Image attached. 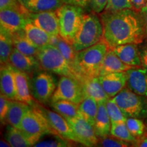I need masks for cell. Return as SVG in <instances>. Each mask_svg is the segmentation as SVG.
<instances>
[{
	"label": "cell",
	"instance_id": "cell-43",
	"mask_svg": "<svg viewBox=\"0 0 147 147\" xmlns=\"http://www.w3.org/2000/svg\"><path fill=\"white\" fill-rule=\"evenodd\" d=\"M140 14L143 24H144L145 31H146V33L147 34V3L144 8L141 10L140 12Z\"/></svg>",
	"mask_w": 147,
	"mask_h": 147
},
{
	"label": "cell",
	"instance_id": "cell-42",
	"mask_svg": "<svg viewBox=\"0 0 147 147\" xmlns=\"http://www.w3.org/2000/svg\"><path fill=\"white\" fill-rule=\"evenodd\" d=\"M63 1L65 3L77 5L82 8H86L91 3V0H63Z\"/></svg>",
	"mask_w": 147,
	"mask_h": 147
},
{
	"label": "cell",
	"instance_id": "cell-5",
	"mask_svg": "<svg viewBox=\"0 0 147 147\" xmlns=\"http://www.w3.org/2000/svg\"><path fill=\"white\" fill-rule=\"evenodd\" d=\"M60 36L72 45L84 15L83 9L77 5L63 3L56 10Z\"/></svg>",
	"mask_w": 147,
	"mask_h": 147
},
{
	"label": "cell",
	"instance_id": "cell-16",
	"mask_svg": "<svg viewBox=\"0 0 147 147\" xmlns=\"http://www.w3.org/2000/svg\"><path fill=\"white\" fill-rule=\"evenodd\" d=\"M4 137L12 147L34 146L40 140L39 138L29 135L20 128L15 127L10 124L5 129Z\"/></svg>",
	"mask_w": 147,
	"mask_h": 147
},
{
	"label": "cell",
	"instance_id": "cell-19",
	"mask_svg": "<svg viewBox=\"0 0 147 147\" xmlns=\"http://www.w3.org/2000/svg\"><path fill=\"white\" fill-rule=\"evenodd\" d=\"M84 98L91 97L97 102H106L110 98L97 77H84L80 82Z\"/></svg>",
	"mask_w": 147,
	"mask_h": 147
},
{
	"label": "cell",
	"instance_id": "cell-25",
	"mask_svg": "<svg viewBox=\"0 0 147 147\" xmlns=\"http://www.w3.org/2000/svg\"><path fill=\"white\" fill-rule=\"evenodd\" d=\"M31 107L32 106L27 103L18 100H11L5 122L15 127L20 128L23 117Z\"/></svg>",
	"mask_w": 147,
	"mask_h": 147
},
{
	"label": "cell",
	"instance_id": "cell-30",
	"mask_svg": "<svg viewBox=\"0 0 147 147\" xmlns=\"http://www.w3.org/2000/svg\"><path fill=\"white\" fill-rule=\"evenodd\" d=\"M98 110V102L91 97H85L79 104L80 115L94 127L95 118Z\"/></svg>",
	"mask_w": 147,
	"mask_h": 147
},
{
	"label": "cell",
	"instance_id": "cell-28",
	"mask_svg": "<svg viewBox=\"0 0 147 147\" xmlns=\"http://www.w3.org/2000/svg\"><path fill=\"white\" fill-rule=\"evenodd\" d=\"M51 107L57 113L63 116L66 120L75 118L80 115L79 111V104L69 101L59 100L51 102Z\"/></svg>",
	"mask_w": 147,
	"mask_h": 147
},
{
	"label": "cell",
	"instance_id": "cell-8",
	"mask_svg": "<svg viewBox=\"0 0 147 147\" xmlns=\"http://www.w3.org/2000/svg\"><path fill=\"white\" fill-rule=\"evenodd\" d=\"M30 13L21 3L16 7L1 10L0 26L10 34H15L23 30Z\"/></svg>",
	"mask_w": 147,
	"mask_h": 147
},
{
	"label": "cell",
	"instance_id": "cell-3",
	"mask_svg": "<svg viewBox=\"0 0 147 147\" xmlns=\"http://www.w3.org/2000/svg\"><path fill=\"white\" fill-rule=\"evenodd\" d=\"M36 58L45 70L61 76H69L81 82L84 77L76 72L57 47L47 45L39 49Z\"/></svg>",
	"mask_w": 147,
	"mask_h": 147
},
{
	"label": "cell",
	"instance_id": "cell-41",
	"mask_svg": "<svg viewBox=\"0 0 147 147\" xmlns=\"http://www.w3.org/2000/svg\"><path fill=\"white\" fill-rule=\"evenodd\" d=\"M132 9L140 12L147 3V0H130Z\"/></svg>",
	"mask_w": 147,
	"mask_h": 147
},
{
	"label": "cell",
	"instance_id": "cell-10",
	"mask_svg": "<svg viewBox=\"0 0 147 147\" xmlns=\"http://www.w3.org/2000/svg\"><path fill=\"white\" fill-rule=\"evenodd\" d=\"M57 84L55 78L46 71H40L32 80L33 95L38 102L46 104L51 100Z\"/></svg>",
	"mask_w": 147,
	"mask_h": 147
},
{
	"label": "cell",
	"instance_id": "cell-37",
	"mask_svg": "<svg viewBox=\"0 0 147 147\" xmlns=\"http://www.w3.org/2000/svg\"><path fill=\"white\" fill-rule=\"evenodd\" d=\"M124 9H132L130 0H108L104 11L113 12Z\"/></svg>",
	"mask_w": 147,
	"mask_h": 147
},
{
	"label": "cell",
	"instance_id": "cell-46",
	"mask_svg": "<svg viewBox=\"0 0 147 147\" xmlns=\"http://www.w3.org/2000/svg\"><path fill=\"white\" fill-rule=\"evenodd\" d=\"M0 146L1 147H10L11 145L6 140H1L0 141Z\"/></svg>",
	"mask_w": 147,
	"mask_h": 147
},
{
	"label": "cell",
	"instance_id": "cell-23",
	"mask_svg": "<svg viewBox=\"0 0 147 147\" xmlns=\"http://www.w3.org/2000/svg\"><path fill=\"white\" fill-rule=\"evenodd\" d=\"M135 66H131L125 63L114 53L113 49H110L106 53L104 61H103L100 76L111 72L126 71L128 69L133 68Z\"/></svg>",
	"mask_w": 147,
	"mask_h": 147
},
{
	"label": "cell",
	"instance_id": "cell-38",
	"mask_svg": "<svg viewBox=\"0 0 147 147\" xmlns=\"http://www.w3.org/2000/svg\"><path fill=\"white\" fill-rule=\"evenodd\" d=\"M11 100L1 93L0 95V120L2 123H5V118L8 113Z\"/></svg>",
	"mask_w": 147,
	"mask_h": 147
},
{
	"label": "cell",
	"instance_id": "cell-12",
	"mask_svg": "<svg viewBox=\"0 0 147 147\" xmlns=\"http://www.w3.org/2000/svg\"><path fill=\"white\" fill-rule=\"evenodd\" d=\"M36 106L45 115L51 128L54 130L55 133L64 138L78 143V139L74 133L71 125L63 116L56 111H52L40 105Z\"/></svg>",
	"mask_w": 147,
	"mask_h": 147
},
{
	"label": "cell",
	"instance_id": "cell-18",
	"mask_svg": "<svg viewBox=\"0 0 147 147\" xmlns=\"http://www.w3.org/2000/svg\"><path fill=\"white\" fill-rule=\"evenodd\" d=\"M9 63L14 68L27 73V74L41 67L36 57L23 54L14 47L11 53Z\"/></svg>",
	"mask_w": 147,
	"mask_h": 147
},
{
	"label": "cell",
	"instance_id": "cell-32",
	"mask_svg": "<svg viewBox=\"0 0 147 147\" xmlns=\"http://www.w3.org/2000/svg\"><path fill=\"white\" fill-rule=\"evenodd\" d=\"M110 135L132 144H135L137 141L136 138L129 131L125 122L113 123L110 129Z\"/></svg>",
	"mask_w": 147,
	"mask_h": 147
},
{
	"label": "cell",
	"instance_id": "cell-7",
	"mask_svg": "<svg viewBox=\"0 0 147 147\" xmlns=\"http://www.w3.org/2000/svg\"><path fill=\"white\" fill-rule=\"evenodd\" d=\"M84 99L81 83L76 78L61 76L51 102L66 100L80 104Z\"/></svg>",
	"mask_w": 147,
	"mask_h": 147
},
{
	"label": "cell",
	"instance_id": "cell-36",
	"mask_svg": "<svg viewBox=\"0 0 147 147\" xmlns=\"http://www.w3.org/2000/svg\"><path fill=\"white\" fill-rule=\"evenodd\" d=\"M97 146H101L104 147H127L130 146L129 142L122 140L117 138L106 136L104 138H99V142Z\"/></svg>",
	"mask_w": 147,
	"mask_h": 147
},
{
	"label": "cell",
	"instance_id": "cell-34",
	"mask_svg": "<svg viewBox=\"0 0 147 147\" xmlns=\"http://www.w3.org/2000/svg\"><path fill=\"white\" fill-rule=\"evenodd\" d=\"M125 123L129 131L136 138L144 135L146 125L142 120L136 117H127Z\"/></svg>",
	"mask_w": 147,
	"mask_h": 147
},
{
	"label": "cell",
	"instance_id": "cell-27",
	"mask_svg": "<svg viewBox=\"0 0 147 147\" xmlns=\"http://www.w3.org/2000/svg\"><path fill=\"white\" fill-rule=\"evenodd\" d=\"M11 35L14 48L23 54L36 57V55L39 51V48L36 47L29 41L23 30Z\"/></svg>",
	"mask_w": 147,
	"mask_h": 147
},
{
	"label": "cell",
	"instance_id": "cell-6",
	"mask_svg": "<svg viewBox=\"0 0 147 147\" xmlns=\"http://www.w3.org/2000/svg\"><path fill=\"white\" fill-rule=\"evenodd\" d=\"M20 129L29 135L40 139L48 134H57L51 128L45 115L36 106H32L24 116Z\"/></svg>",
	"mask_w": 147,
	"mask_h": 147
},
{
	"label": "cell",
	"instance_id": "cell-35",
	"mask_svg": "<svg viewBox=\"0 0 147 147\" xmlns=\"http://www.w3.org/2000/svg\"><path fill=\"white\" fill-rule=\"evenodd\" d=\"M70 140L61 137L58 134H55L52 138L39 141L34 145L36 147H67L71 146Z\"/></svg>",
	"mask_w": 147,
	"mask_h": 147
},
{
	"label": "cell",
	"instance_id": "cell-33",
	"mask_svg": "<svg viewBox=\"0 0 147 147\" xmlns=\"http://www.w3.org/2000/svg\"><path fill=\"white\" fill-rule=\"evenodd\" d=\"M107 113L109 116L111 123H113L125 122L127 117L125 115L123 111L117 105L113 98H109L105 102Z\"/></svg>",
	"mask_w": 147,
	"mask_h": 147
},
{
	"label": "cell",
	"instance_id": "cell-45",
	"mask_svg": "<svg viewBox=\"0 0 147 147\" xmlns=\"http://www.w3.org/2000/svg\"><path fill=\"white\" fill-rule=\"evenodd\" d=\"M140 55L142 62V65L147 68V48L142 49L140 52Z\"/></svg>",
	"mask_w": 147,
	"mask_h": 147
},
{
	"label": "cell",
	"instance_id": "cell-22",
	"mask_svg": "<svg viewBox=\"0 0 147 147\" xmlns=\"http://www.w3.org/2000/svg\"><path fill=\"white\" fill-rule=\"evenodd\" d=\"M23 32L29 41L39 49L50 44L51 38L50 35L33 23L30 19L25 24Z\"/></svg>",
	"mask_w": 147,
	"mask_h": 147
},
{
	"label": "cell",
	"instance_id": "cell-21",
	"mask_svg": "<svg viewBox=\"0 0 147 147\" xmlns=\"http://www.w3.org/2000/svg\"><path fill=\"white\" fill-rule=\"evenodd\" d=\"M16 82V100L27 103L31 106H34V100L29 89V78L27 73L13 67Z\"/></svg>",
	"mask_w": 147,
	"mask_h": 147
},
{
	"label": "cell",
	"instance_id": "cell-44",
	"mask_svg": "<svg viewBox=\"0 0 147 147\" xmlns=\"http://www.w3.org/2000/svg\"><path fill=\"white\" fill-rule=\"evenodd\" d=\"M133 146H139V147H147V136H142L138 138L136 142Z\"/></svg>",
	"mask_w": 147,
	"mask_h": 147
},
{
	"label": "cell",
	"instance_id": "cell-39",
	"mask_svg": "<svg viewBox=\"0 0 147 147\" xmlns=\"http://www.w3.org/2000/svg\"><path fill=\"white\" fill-rule=\"evenodd\" d=\"M108 0H91L90 6L95 13H101L105 10Z\"/></svg>",
	"mask_w": 147,
	"mask_h": 147
},
{
	"label": "cell",
	"instance_id": "cell-14",
	"mask_svg": "<svg viewBox=\"0 0 147 147\" xmlns=\"http://www.w3.org/2000/svg\"><path fill=\"white\" fill-rule=\"evenodd\" d=\"M33 23L45 30L51 36L59 35L58 16L56 10L46 11V12L32 13L29 16Z\"/></svg>",
	"mask_w": 147,
	"mask_h": 147
},
{
	"label": "cell",
	"instance_id": "cell-24",
	"mask_svg": "<svg viewBox=\"0 0 147 147\" xmlns=\"http://www.w3.org/2000/svg\"><path fill=\"white\" fill-rule=\"evenodd\" d=\"M20 3L32 13L57 10L63 4V0H18Z\"/></svg>",
	"mask_w": 147,
	"mask_h": 147
},
{
	"label": "cell",
	"instance_id": "cell-31",
	"mask_svg": "<svg viewBox=\"0 0 147 147\" xmlns=\"http://www.w3.org/2000/svg\"><path fill=\"white\" fill-rule=\"evenodd\" d=\"M14 49L12 35L1 27L0 31V59L1 64L8 63Z\"/></svg>",
	"mask_w": 147,
	"mask_h": 147
},
{
	"label": "cell",
	"instance_id": "cell-29",
	"mask_svg": "<svg viewBox=\"0 0 147 147\" xmlns=\"http://www.w3.org/2000/svg\"><path fill=\"white\" fill-rule=\"evenodd\" d=\"M51 45H53L57 47L61 51L64 57L67 59L74 67L75 59H76L77 52L74 50L71 44L63 40L60 35L56 36H51Z\"/></svg>",
	"mask_w": 147,
	"mask_h": 147
},
{
	"label": "cell",
	"instance_id": "cell-9",
	"mask_svg": "<svg viewBox=\"0 0 147 147\" xmlns=\"http://www.w3.org/2000/svg\"><path fill=\"white\" fill-rule=\"evenodd\" d=\"M113 98L127 117H138L144 113L142 97L128 87H125Z\"/></svg>",
	"mask_w": 147,
	"mask_h": 147
},
{
	"label": "cell",
	"instance_id": "cell-17",
	"mask_svg": "<svg viewBox=\"0 0 147 147\" xmlns=\"http://www.w3.org/2000/svg\"><path fill=\"white\" fill-rule=\"evenodd\" d=\"M1 93L11 100H16V82L13 67L10 63L1 64Z\"/></svg>",
	"mask_w": 147,
	"mask_h": 147
},
{
	"label": "cell",
	"instance_id": "cell-13",
	"mask_svg": "<svg viewBox=\"0 0 147 147\" xmlns=\"http://www.w3.org/2000/svg\"><path fill=\"white\" fill-rule=\"evenodd\" d=\"M98 78L108 97L113 98L125 87L127 75L126 71L111 72L100 75Z\"/></svg>",
	"mask_w": 147,
	"mask_h": 147
},
{
	"label": "cell",
	"instance_id": "cell-40",
	"mask_svg": "<svg viewBox=\"0 0 147 147\" xmlns=\"http://www.w3.org/2000/svg\"><path fill=\"white\" fill-rule=\"evenodd\" d=\"M20 4L18 0H0V10L16 7Z\"/></svg>",
	"mask_w": 147,
	"mask_h": 147
},
{
	"label": "cell",
	"instance_id": "cell-20",
	"mask_svg": "<svg viewBox=\"0 0 147 147\" xmlns=\"http://www.w3.org/2000/svg\"><path fill=\"white\" fill-rule=\"evenodd\" d=\"M113 51L125 63L135 67L142 66V62L136 44L130 43L118 46L113 49Z\"/></svg>",
	"mask_w": 147,
	"mask_h": 147
},
{
	"label": "cell",
	"instance_id": "cell-4",
	"mask_svg": "<svg viewBox=\"0 0 147 147\" xmlns=\"http://www.w3.org/2000/svg\"><path fill=\"white\" fill-rule=\"evenodd\" d=\"M102 20L95 13L84 14L72 47L76 52L95 45L103 38Z\"/></svg>",
	"mask_w": 147,
	"mask_h": 147
},
{
	"label": "cell",
	"instance_id": "cell-2",
	"mask_svg": "<svg viewBox=\"0 0 147 147\" xmlns=\"http://www.w3.org/2000/svg\"><path fill=\"white\" fill-rule=\"evenodd\" d=\"M109 49L102 38L95 45L77 52L74 65L75 70L83 77L99 76L103 61Z\"/></svg>",
	"mask_w": 147,
	"mask_h": 147
},
{
	"label": "cell",
	"instance_id": "cell-26",
	"mask_svg": "<svg viewBox=\"0 0 147 147\" xmlns=\"http://www.w3.org/2000/svg\"><path fill=\"white\" fill-rule=\"evenodd\" d=\"M111 121L106 110L105 102L98 103V110L95 118L94 129L99 138L108 136L110 134Z\"/></svg>",
	"mask_w": 147,
	"mask_h": 147
},
{
	"label": "cell",
	"instance_id": "cell-1",
	"mask_svg": "<svg viewBox=\"0 0 147 147\" xmlns=\"http://www.w3.org/2000/svg\"><path fill=\"white\" fill-rule=\"evenodd\" d=\"M101 20L103 39L111 49L126 44L142 43L146 34L140 14L133 9L104 11Z\"/></svg>",
	"mask_w": 147,
	"mask_h": 147
},
{
	"label": "cell",
	"instance_id": "cell-11",
	"mask_svg": "<svg viewBox=\"0 0 147 147\" xmlns=\"http://www.w3.org/2000/svg\"><path fill=\"white\" fill-rule=\"evenodd\" d=\"M71 127L79 144L85 146H97L99 137L95 133L94 127L81 115L67 120Z\"/></svg>",
	"mask_w": 147,
	"mask_h": 147
},
{
	"label": "cell",
	"instance_id": "cell-15",
	"mask_svg": "<svg viewBox=\"0 0 147 147\" xmlns=\"http://www.w3.org/2000/svg\"><path fill=\"white\" fill-rule=\"evenodd\" d=\"M127 86L132 91L147 97V68L144 66L134 67L126 71Z\"/></svg>",
	"mask_w": 147,
	"mask_h": 147
},
{
	"label": "cell",
	"instance_id": "cell-47",
	"mask_svg": "<svg viewBox=\"0 0 147 147\" xmlns=\"http://www.w3.org/2000/svg\"><path fill=\"white\" fill-rule=\"evenodd\" d=\"M144 135L146 136H147V124H146V131H145Z\"/></svg>",
	"mask_w": 147,
	"mask_h": 147
}]
</instances>
